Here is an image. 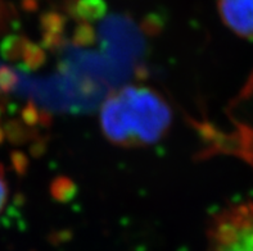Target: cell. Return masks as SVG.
<instances>
[{
    "label": "cell",
    "mask_w": 253,
    "mask_h": 251,
    "mask_svg": "<svg viewBox=\"0 0 253 251\" xmlns=\"http://www.w3.org/2000/svg\"><path fill=\"white\" fill-rule=\"evenodd\" d=\"M99 117L104 137L121 147L154 145L172 124L170 104L145 85H127L113 91L102 104Z\"/></svg>",
    "instance_id": "6da1fadb"
},
{
    "label": "cell",
    "mask_w": 253,
    "mask_h": 251,
    "mask_svg": "<svg viewBox=\"0 0 253 251\" xmlns=\"http://www.w3.org/2000/svg\"><path fill=\"white\" fill-rule=\"evenodd\" d=\"M209 251H253V201L226 207L210 220Z\"/></svg>",
    "instance_id": "7a4b0ae2"
},
{
    "label": "cell",
    "mask_w": 253,
    "mask_h": 251,
    "mask_svg": "<svg viewBox=\"0 0 253 251\" xmlns=\"http://www.w3.org/2000/svg\"><path fill=\"white\" fill-rule=\"evenodd\" d=\"M217 9L235 35L253 40V0H217Z\"/></svg>",
    "instance_id": "3957f363"
},
{
    "label": "cell",
    "mask_w": 253,
    "mask_h": 251,
    "mask_svg": "<svg viewBox=\"0 0 253 251\" xmlns=\"http://www.w3.org/2000/svg\"><path fill=\"white\" fill-rule=\"evenodd\" d=\"M8 195H9L8 181H6L3 169L0 168V213H1L4 208H5L6 201H8Z\"/></svg>",
    "instance_id": "277c9868"
}]
</instances>
